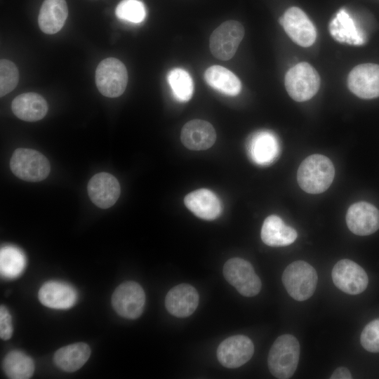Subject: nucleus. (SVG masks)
<instances>
[{
    "label": "nucleus",
    "mask_w": 379,
    "mask_h": 379,
    "mask_svg": "<svg viewBox=\"0 0 379 379\" xmlns=\"http://www.w3.org/2000/svg\"><path fill=\"white\" fill-rule=\"evenodd\" d=\"M335 168L327 157L312 154L306 157L299 166L297 181L300 188L309 194H320L331 185Z\"/></svg>",
    "instance_id": "obj_1"
},
{
    "label": "nucleus",
    "mask_w": 379,
    "mask_h": 379,
    "mask_svg": "<svg viewBox=\"0 0 379 379\" xmlns=\"http://www.w3.org/2000/svg\"><path fill=\"white\" fill-rule=\"evenodd\" d=\"M300 347L298 340L290 334L279 336L268 354V368L273 376L288 379L294 374L299 361Z\"/></svg>",
    "instance_id": "obj_2"
},
{
    "label": "nucleus",
    "mask_w": 379,
    "mask_h": 379,
    "mask_svg": "<svg viewBox=\"0 0 379 379\" xmlns=\"http://www.w3.org/2000/svg\"><path fill=\"white\" fill-rule=\"evenodd\" d=\"M281 279L288 293L293 299L303 301L314 294L318 275L311 265L305 261L297 260L286 267Z\"/></svg>",
    "instance_id": "obj_3"
},
{
    "label": "nucleus",
    "mask_w": 379,
    "mask_h": 379,
    "mask_svg": "<svg viewBox=\"0 0 379 379\" xmlns=\"http://www.w3.org/2000/svg\"><path fill=\"white\" fill-rule=\"evenodd\" d=\"M285 86L291 98L297 102H304L311 99L319 91L320 77L311 65L300 62L286 74Z\"/></svg>",
    "instance_id": "obj_4"
},
{
    "label": "nucleus",
    "mask_w": 379,
    "mask_h": 379,
    "mask_svg": "<svg viewBox=\"0 0 379 379\" xmlns=\"http://www.w3.org/2000/svg\"><path fill=\"white\" fill-rule=\"evenodd\" d=\"M10 168L18 178L28 182H39L48 177L49 161L39 152L27 148L16 149L10 160Z\"/></svg>",
    "instance_id": "obj_5"
},
{
    "label": "nucleus",
    "mask_w": 379,
    "mask_h": 379,
    "mask_svg": "<svg viewBox=\"0 0 379 379\" xmlns=\"http://www.w3.org/2000/svg\"><path fill=\"white\" fill-rule=\"evenodd\" d=\"M128 73L124 63L114 58L102 60L95 71V84L99 91L108 98H117L124 92Z\"/></svg>",
    "instance_id": "obj_6"
},
{
    "label": "nucleus",
    "mask_w": 379,
    "mask_h": 379,
    "mask_svg": "<svg viewBox=\"0 0 379 379\" xmlns=\"http://www.w3.org/2000/svg\"><path fill=\"white\" fill-rule=\"evenodd\" d=\"M225 279L244 296L253 297L258 294L262 284L252 265L240 258L228 260L223 266Z\"/></svg>",
    "instance_id": "obj_7"
},
{
    "label": "nucleus",
    "mask_w": 379,
    "mask_h": 379,
    "mask_svg": "<svg viewBox=\"0 0 379 379\" xmlns=\"http://www.w3.org/2000/svg\"><path fill=\"white\" fill-rule=\"evenodd\" d=\"M244 29L236 20H227L218 27L210 37V50L214 57L222 60L231 59L243 37Z\"/></svg>",
    "instance_id": "obj_8"
},
{
    "label": "nucleus",
    "mask_w": 379,
    "mask_h": 379,
    "mask_svg": "<svg viewBox=\"0 0 379 379\" xmlns=\"http://www.w3.org/2000/svg\"><path fill=\"white\" fill-rule=\"evenodd\" d=\"M145 294L141 286L135 281L120 284L112 295V305L116 312L127 319L138 318L143 312Z\"/></svg>",
    "instance_id": "obj_9"
},
{
    "label": "nucleus",
    "mask_w": 379,
    "mask_h": 379,
    "mask_svg": "<svg viewBox=\"0 0 379 379\" xmlns=\"http://www.w3.org/2000/svg\"><path fill=\"white\" fill-rule=\"evenodd\" d=\"M331 277L338 288L350 295L362 293L368 284V277L365 270L349 259L339 260L332 270Z\"/></svg>",
    "instance_id": "obj_10"
},
{
    "label": "nucleus",
    "mask_w": 379,
    "mask_h": 379,
    "mask_svg": "<svg viewBox=\"0 0 379 379\" xmlns=\"http://www.w3.org/2000/svg\"><path fill=\"white\" fill-rule=\"evenodd\" d=\"M286 33L293 42L302 47L311 46L317 38L314 25L298 7H291L279 18Z\"/></svg>",
    "instance_id": "obj_11"
},
{
    "label": "nucleus",
    "mask_w": 379,
    "mask_h": 379,
    "mask_svg": "<svg viewBox=\"0 0 379 379\" xmlns=\"http://www.w3.org/2000/svg\"><path fill=\"white\" fill-rule=\"evenodd\" d=\"M254 345L251 340L243 335H237L224 340L217 349L219 362L229 368H238L252 357Z\"/></svg>",
    "instance_id": "obj_12"
},
{
    "label": "nucleus",
    "mask_w": 379,
    "mask_h": 379,
    "mask_svg": "<svg viewBox=\"0 0 379 379\" xmlns=\"http://www.w3.org/2000/svg\"><path fill=\"white\" fill-rule=\"evenodd\" d=\"M352 93L363 99L379 97V65L361 64L354 67L347 78Z\"/></svg>",
    "instance_id": "obj_13"
},
{
    "label": "nucleus",
    "mask_w": 379,
    "mask_h": 379,
    "mask_svg": "<svg viewBox=\"0 0 379 379\" xmlns=\"http://www.w3.org/2000/svg\"><path fill=\"white\" fill-rule=\"evenodd\" d=\"M349 230L359 236H366L379 229V210L373 204L359 201L352 204L346 213Z\"/></svg>",
    "instance_id": "obj_14"
},
{
    "label": "nucleus",
    "mask_w": 379,
    "mask_h": 379,
    "mask_svg": "<svg viewBox=\"0 0 379 379\" xmlns=\"http://www.w3.org/2000/svg\"><path fill=\"white\" fill-rule=\"evenodd\" d=\"M87 190L92 202L104 209L112 206L119 199L121 192L117 179L105 172L93 175L88 183Z\"/></svg>",
    "instance_id": "obj_15"
},
{
    "label": "nucleus",
    "mask_w": 379,
    "mask_h": 379,
    "mask_svg": "<svg viewBox=\"0 0 379 379\" xmlns=\"http://www.w3.org/2000/svg\"><path fill=\"white\" fill-rule=\"evenodd\" d=\"M199 299L198 292L194 287L187 284H181L168 292L165 305L172 315L187 317L196 310Z\"/></svg>",
    "instance_id": "obj_16"
},
{
    "label": "nucleus",
    "mask_w": 379,
    "mask_h": 379,
    "mask_svg": "<svg viewBox=\"0 0 379 379\" xmlns=\"http://www.w3.org/2000/svg\"><path fill=\"white\" fill-rule=\"evenodd\" d=\"M180 139L183 145L190 149L205 150L215 142L216 133L208 121L193 119L183 126Z\"/></svg>",
    "instance_id": "obj_17"
},
{
    "label": "nucleus",
    "mask_w": 379,
    "mask_h": 379,
    "mask_svg": "<svg viewBox=\"0 0 379 379\" xmlns=\"http://www.w3.org/2000/svg\"><path fill=\"white\" fill-rule=\"evenodd\" d=\"M38 298L42 305L56 310L72 307L77 302V291L70 285L56 281L44 284L38 293Z\"/></svg>",
    "instance_id": "obj_18"
},
{
    "label": "nucleus",
    "mask_w": 379,
    "mask_h": 379,
    "mask_svg": "<svg viewBox=\"0 0 379 379\" xmlns=\"http://www.w3.org/2000/svg\"><path fill=\"white\" fill-rule=\"evenodd\" d=\"M251 160L258 165H268L280 153L279 142L276 135L268 131H261L251 136L248 143Z\"/></svg>",
    "instance_id": "obj_19"
},
{
    "label": "nucleus",
    "mask_w": 379,
    "mask_h": 379,
    "mask_svg": "<svg viewBox=\"0 0 379 379\" xmlns=\"http://www.w3.org/2000/svg\"><path fill=\"white\" fill-rule=\"evenodd\" d=\"M184 204L196 216L206 220L217 218L222 211L218 197L208 189H199L187 194Z\"/></svg>",
    "instance_id": "obj_20"
},
{
    "label": "nucleus",
    "mask_w": 379,
    "mask_h": 379,
    "mask_svg": "<svg viewBox=\"0 0 379 379\" xmlns=\"http://www.w3.org/2000/svg\"><path fill=\"white\" fill-rule=\"evenodd\" d=\"M260 235L263 243L276 247L288 246L298 237L297 232L286 225L282 219L276 215H271L265 218Z\"/></svg>",
    "instance_id": "obj_21"
},
{
    "label": "nucleus",
    "mask_w": 379,
    "mask_h": 379,
    "mask_svg": "<svg viewBox=\"0 0 379 379\" xmlns=\"http://www.w3.org/2000/svg\"><path fill=\"white\" fill-rule=\"evenodd\" d=\"M67 15L65 0H44L38 17L39 26L45 34H55L62 28Z\"/></svg>",
    "instance_id": "obj_22"
},
{
    "label": "nucleus",
    "mask_w": 379,
    "mask_h": 379,
    "mask_svg": "<svg viewBox=\"0 0 379 379\" xmlns=\"http://www.w3.org/2000/svg\"><path fill=\"white\" fill-rule=\"evenodd\" d=\"M12 111L19 119L26 121L42 119L47 113L46 100L36 93H25L15 97L12 102Z\"/></svg>",
    "instance_id": "obj_23"
},
{
    "label": "nucleus",
    "mask_w": 379,
    "mask_h": 379,
    "mask_svg": "<svg viewBox=\"0 0 379 379\" xmlns=\"http://www.w3.org/2000/svg\"><path fill=\"white\" fill-rule=\"evenodd\" d=\"M91 352V348L87 344L73 343L58 349L54 354L53 361L61 370L74 372L84 365Z\"/></svg>",
    "instance_id": "obj_24"
},
{
    "label": "nucleus",
    "mask_w": 379,
    "mask_h": 379,
    "mask_svg": "<svg viewBox=\"0 0 379 379\" xmlns=\"http://www.w3.org/2000/svg\"><path fill=\"white\" fill-rule=\"evenodd\" d=\"M204 79L211 87L227 95H237L241 89L239 78L222 66L213 65L208 67L205 72Z\"/></svg>",
    "instance_id": "obj_25"
},
{
    "label": "nucleus",
    "mask_w": 379,
    "mask_h": 379,
    "mask_svg": "<svg viewBox=\"0 0 379 379\" xmlns=\"http://www.w3.org/2000/svg\"><path fill=\"white\" fill-rule=\"evenodd\" d=\"M3 369L11 379H27L32 376L34 364L31 357L19 350L8 352L3 361Z\"/></svg>",
    "instance_id": "obj_26"
},
{
    "label": "nucleus",
    "mask_w": 379,
    "mask_h": 379,
    "mask_svg": "<svg viewBox=\"0 0 379 379\" xmlns=\"http://www.w3.org/2000/svg\"><path fill=\"white\" fill-rule=\"evenodd\" d=\"M26 266L24 253L18 247L5 246L0 251V272L5 279H15L19 277Z\"/></svg>",
    "instance_id": "obj_27"
},
{
    "label": "nucleus",
    "mask_w": 379,
    "mask_h": 379,
    "mask_svg": "<svg viewBox=\"0 0 379 379\" xmlns=\"http://www.w3.org/2000/svg\"><path fill=\"white\" fill-rule=\"evenodd\" d=\"M330 33L340 42L346 41L352 44L364 43L362 36L358 33L354 22L344 9L340 10L330 23Z\"/></svg>",
    "instance_id": "obj_28"
},
{
    "label": "nucleus",
    "mask_w": 379,
    "mask_h": 379,
    "mask_svg": "<svg viewBox=\"0 0 379 379\" xmlns=\"http://www.w3.org/2000/svg\"><path fill=\"white\" fill-rule=\"evenodd\" d=\"M167 80L175 98L180 102L189 101L194 92V84L190 74L181 68L171 69Z\"/></svg>",
    "instance_id": "obj_29"
},
{
    "label": "nucleus",
    "mask_w": 379,
    "mask_h": 379,
    "mask_svg": "<svg viewBox=\"0 0 379 379\" xmlns=\"http://www.w3.org/2000/svg\"><path fill=\"white\" fill-rule=\"evenodd\" d=\"M115 14L120 20L139 23L144 20L146 11L139 0H122L117 5Z\"/></svg>",
    "instance_id": "obj_30"
},
{
    "label": "nucleus",
    "mask_w": 379,
    "mask_h": 379,
    "mask_svg": "<svg viewBox=\"0 0 379 379\" xmlns=\"http://www.w3.org/2000/svg\"><path fill=\"white\" fill-rule=\"evenodd\" d=\"M19 81V72L15 65L6 59L0 61V96L11 92Z\"/></svg>",
    "instance_id": "obj_31"
},
{
    "label": "nucleus",
    "mask_w": 379,
    "mask_h": 379,
    "mask_svg": "<svg viewBox=\"0 0 379 379\" xmlns=\"http://www.w3.org/2000/svg\"><path fill=\"white\" fill-rule=\"evenodd\" d=\"M360 342L370 352H379V319L369 322L363 329Z\"/></svg>",
    "instance_id": "obj_32"
},
{
    "label": "nucleus",
    "mask_w": 379,
    "mask_h": 379,
    "mask_svg": "<svg viewBox=\"0 0 379 379\" xmlns=\"http://www.w3.org/2000/svg\"><path fill=\"white\" fill-rule=\"evenodd\" d=\"M12 317L4 305L0 307V337L2 340H7L13 334Z\"/></svg>",
    "instance_id": "obj_33"
},
{
    "label": "nucleus",
    "mask_w": 379,
    "mask_h": 379,
    "mask_svg": "<svg viewBox=\"0 0 379 379\" xmlns=\"http://www.w3.org/2000/svg\"><path fill=\"white\" fill-rule=\"evenodd\" d=\"M330 378L331 379H351L352 375L350 371L345 367H338L337 368Z\"/></svg>",
    "instance_id": "obj_34"
}]
</instances>
